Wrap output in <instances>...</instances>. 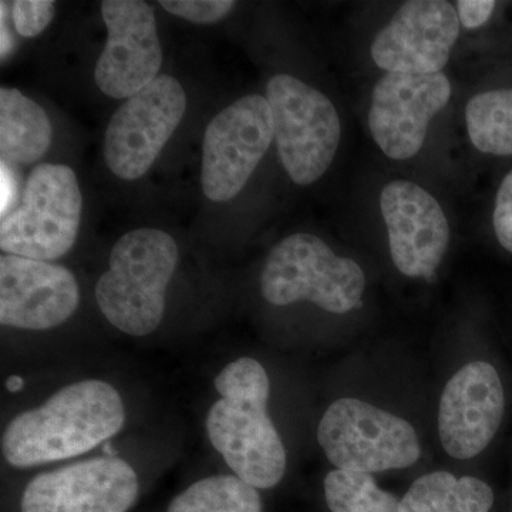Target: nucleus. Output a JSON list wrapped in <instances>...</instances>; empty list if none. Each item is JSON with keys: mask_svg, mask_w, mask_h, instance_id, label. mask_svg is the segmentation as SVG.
I'll list each match as a JSON object with an SVG mask.
<instances>
[{"mask_svg": "<svg viewBox=\"0 0 512 512\" xmlns=\"http://www.w3.org/2000/svg\"><path fill=\"white\" fill-rule=\"evenodd\" d=\"M187 96L171 76H160L124 101L104 137V160L121 180L143 177L180 126Z\"/></svg>", "mask_w": 512, "mask_h": 512, "instance_id": "nucleus-10", "label": "nucleus"}, {"mask_svg": "<svg viewBox=\"0 0 512 512\" xmlns=\"http://www.w3.org/2000/svg\"><path fill=\"white\" fill-rule=\"evenodd\" d=\"M259 490L234 474H214L185 487L165 512H262Z\"/></svg>", "mask_w": 512, "mask_h": 512, "instance_id": "nucleus-19", "label": "nucleus"}, {"mask_svg": "<svg viewBox=\"0 0 512 512\" xmlns=\"http://www.w3.org/2000/svg\"><path fill=\"white\" fill-rule=\"evenodd\" d=\"M178 245L160 229L128 232L110 252L97 281V306L111 326L127 336L153 335L165 315L167 289L177 271Z\"/></svg>", "mask_w": 512, "mask_h": 512, "instance_id": "nucleus-3", "label": "nucleus"}, {"mask_svg": "<svg viewBox=\"0 0 512 512\" xmlns=\"http://www.w3.org/2000/svg\"><path fill=\"white\" fill-rule=\"evenodd\" d=\"M46 111L18 89H0V157L2 163L26 165L40 160L52 144Z\"/></svg>", "mask_w": 512, "mask_h": 512, "instance_id": "nucleus-17", "label": "nucleus"}, {"mask_svg": "<svg viewBox=\"0 0 512 512\" xmlns=\"http://www.w3.org/2000/svg\"><path fill=\"white\" fill-rule=\"evenodd\" d=\"M2 218L18 207L19 185L10 165L2 163Z\"/></svg>", "mask_w": 512, "mask_h": 512, "instance_id": "nucleus-26", "label": "nucleus"}, {"mask_svg": "<svg viewBox=\"0 0 512 512\" xmlns=\"http://www.w3.org/2000/svg\"><path fill=\"white\" fill-rule=\"evenodd\" d=\"M323 491L330 512H399L400 501L370 474L336 468L325 477Z\"/></svg>", "mask_w": 512, "mask_h": 512, "instance_id": "nucleus-21", "label": "nucleus"}, {"mask_svg": "<svg viewBox=\"0 0 512 512\" xmlns=\"http://www.w3.org/2000/svg\"><path fill=\"white\" fill-rule=\"evenodd\" d=\"M495 6L494 0H460L457 2L458 20L468 30L481 28L493 15Z\"/></svg>", "mask_w": 512, "mask_h": 512, "instance_id": "nucleus-25", "label": "nucleus"}, {"mask_svg": "<svg viewBox=\"0 0 512 512\" xmlns=\"http://www.w3.org/2000/svg\"><path fill=\"white\" fill-rule=\"evenodd\" d=\"M318 441L333 466L355 473L410 467L421 454L412 424L352 397L330 404L319 423Z\"/></svg>", "mask_w": 512, "mask_h": 512, "instance_id": "nucleus-6", "label": "nucleus"}, {"mask_svg": "<svg viewBox=\"0 0 512 512\" xmlns=\"http://www.w3.org/2000/svg\"><path fill=\"white\" fill-rule=\"evenodd\" d=\"M83 197L72 168L40 164L33 168L18 207L2 218L3 254L52 262L76 242Z\"/></svg>", "mask_w": 512, "mask_h": 512, "instance_id": "nucleus-5", "label": "nucleus"}, {"mask_svg": "<svg viewBox=\"0 0 512 512\" xmlns=\"http://www.w3.org/2000/svg\"><path fill=\"white\" fill-rule=\"evenodd\" d=\"M140 494V477L124 458H77L30 477L19 512H130Z\"/></svg>", "mask_w": 512, "mask_h": 512, "instance_id": "nucleus-8", "label": "nucleus"}, {"mask_svg": "<svg viewBox=\"0 0 512 512\" xmlns=\"http://www.w3.org/2000/svg\"><path fill=\"white\" fill-rule=\"evenodd\" d=\"M466 123L471 143L481 153L512 156V89L474 96L467 104Z\"/></svg>", "mask_w": 512, "mask_h": 512, "instance_id": "nucleus-20", "label": "nucleus"}, {"mask_svg": "<svg viewBox=\"0 0 512 512\" xmlns=\"http://www.w3.org/2000/svg\"><path fill=\"white\" fill-rule=\"evenodd\" d=\"M167 12L190 22L211 25L224 19L234 9L232 0H161Z\"/></svg>", "mask_w": 512, "mask_h": 512, "instance_id": "nucleus-22", "label": "nucleus"}, {"mask_svg": "<svg viewBox=\"0 0 512 512\" xmlns=\"http://www.w3.org/2000/svg\"><path fill=\"white\" fill-rule=\"evenodd\" d=\"M266 100L286 173L298 185L316 183L335 160L342 133L332 101L289 74H276L269 80Z\"/></svg>", "mask_w": 512, "mask_h": 512, "instance_id": "nucleus-7", "label": "nucleus"}, {"mask_svg": "<svg viewBox=\"0 0 512 512\" xmlns=\"http://www.w3.org/2000/svg\"><path fill=\"white\" fill-rule=\"evenodd\" d=\"M446 74L387 73L377 82L369 110V127L377 146L392 160L420 153L431 120L451 99Z\"/></svg>", "mask_w": 512, "mask_h": 512, "instance_id": "nucleus-11", "label": "nucleus"}, {"mask_svg": "<svg viewBox=\"0 0 512 512\" xmlns=\"http://www.w3.org/2000/svg\"><path fill=\"white\" fill-rule=\"evenodd\" d=\"M493 504V488L484 481L434 471L414 481L399 512H490Z\"/></svg>", "mask_w": 512, "mask_h": 512, "instance_id": "nucleus-18", "label": "nucleus"}, {"mask_svg": "<svg viewBox=\"0 0 512 512\" xmlns=\"http://www.w3.org/2000/svg\"><path fill=\"white\" fill-rule=\"evenodd\" d=\"M505 409L503 383L490 363H468L444 387L439 434L448 456L468 460L494 439Z\"/></svg>", "mask_w": 512, "mask_h": 512, "instance_id": "nucleus-16", "label": "nucleus"}, {"mask_svg": "<svg viewBox=\"0 0 512 512\" xmlns=\"http://www.w3.org/2000/svg\"><path fill=\"white\" fill-rule=\"evenodd\" d=\"M493 221L498 242L512 254V171L498 188Z\"/></svg>", "mask_w": 512, "mask_h": 512, "instance_id": "nucleus-24", "label": "nucleus"}, {"mask_svg": "<svg viewBox=\"0 0 512 512\" xmlns=\"http://www.w3.org/2000/svg\"><path fill=\"white\" fill-rule=\"evenodd\" d=\"M101 16L107 42L94 80L106 96L130 99L157 79L163 64L154 10L141 0H104Z\"/></svg>", "mask_w": 512, "mask_h": 512, "instance_id": "nucleus-12", "label": "nucleus"}, {"mask_svg": "<svg viewBox=\"0 0 512 512\" xmlns=\"http://www.w3.org/2000/svg\"><path fill=\"white\" fill-rule=\"evenodd\" d=\"M0 10H2V19H0L2 20V60H5L12 53L15 42L9 32V3H0Z\"/></svg>", "mask_w": 512, "mask_h": 512, "instance_id": "nucleus-27", "label": "nucleus"}, {"mask_svg": "<svg viewBox=\"0 0 512 512\" xmlns=\"http://www.w3.org/2000/svg\"><path fill=\"white\" fill-rule=\"evenodd\" d=\"M79 303V284L70 269L23 256H0L3 328L25 332L56 329L72 318Z\"/></svg>", "mask_w": 512, "mask_h": 512, "instance_id": "nucleus-13", "label": "nucleus"}, {"mask_svg": "<svg viewBox=\"0 0 512 512\" xmlns=\"http://www.w3.org/2000/svg\"><path fill=\"white\" fill-rule=\"evenodd\" d=\"M380 208L396 268L410 278H431L450 244V225L439 202L412 181L394 180L384 185Z\"/></svg>", "mask_w": 512, "mask_h": 512, "instance_id": "nucleus-15", "label": "nucleus"}, {"mask_svg": "<svg viewBox=\"0 0 512 512\" xmlns=\"http://www.w3.org/2000/svg\"><path fill=\"white\" fill-rule=\"evenodd\" d=\"M126 424V402L113 383L74 380L6 421L3 461L15 470H32L77 460L119 436Z\"/></svg>", "mask_w": 512, "mask_h": 512, "instance_id": "nucleus-1", "label": "nucleus"}, {"mask_svg": "<svg viewBox=\"0 0 512 512\" xmlns=\"http://www.w3.org/2000/svg\"><path fill=\"white\" fill-rule=\"evenodd\" d=\"M365 288L360 265L336 255L326 242L306 232L275 245L261 276L262 296L271 305L308 301L335 315L359 309Z\"/></svg>", "mask_w": 512, "mask_h": 512, "instance_id": "nucleus-4", "label": "nucleus"}, {"mask_svg": "<svg viewBox=\"0 0 512 512\" xmlns=\"http://www.w3.org/2000/svg\"><path fill=\"white\" fill-rule=\"evenodd\" d=\"M458 35L460 20L451 3L412 0L377 33L370 52L387 73L436 74L450 59Z\"/></svg>", "mask_w": 512, "mask_h": 512, "instance_id": "nucleus-14", "label": "nucleus"}, {"mask_svg": "<svg viewBox=\"0 0 512 512\" xmlns=\"http://www.w3.org/2000/svg\"><path fill=\"white\" fill-rule=\"evenodd\" d=\"M214 402L205 433L231 474L256 490H271L286 473L288 456L268 413L271 382L254 357L231 360L214 377Z\"/></svg>", "mask_w": 512, "mask_h": 512, "instance_id": "nucleus-2", "label": "nucleus"}, {"mask_svg": "<svg viewBox=\"0 0 512 512\" xmlns=\"http://www.w3.org/2000/svg\"><path fill=\"white\" fill-rule=\"evenodd\" d=\"M274 140L266 97L249 94L218 113L205 130L201 184L208 200H232L248 183Z\"/></svg>", "mask_w": 512, "mask_h": 512, "instance_id": "nucleus-9", "label": "nucleus"}, {"mask_svg": "<svg viewBox=\"0 0 512 512\" xmlns=\"http://www.w3.org/2000/svg\"><path fill=\"white\" fill-rule=\"evenodd\" d=\"M55 2L50 0H19L13 3V23L20 36L35 37L50 25Z\"/></svg>", "mask_w": 512, "mask_h": 512, "instance_id": "nucleus-23", "label": "nucleus"}]
</instances>
